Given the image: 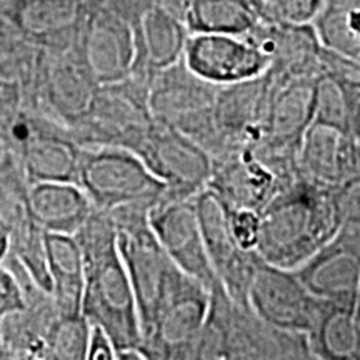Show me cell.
Masks as SVG:
<instances>
[{"label":"cell","mask_w":360,"mask_h":360,"mask_svg":"<svg viewBox=\"0 0 360 360\" xmlns=\"http://www.w3.org/2000/svg\"><path fill=\"white\" fill-rule=\"evenodd\" d=\"M75 238L85 262L82 314L110 335L117 360H147L141 314L119 250L114 219L105 210L94 209Z\"/></svg>","instance_id":"6da1fadb"},{"label":"cell","mask_w":360,"mask_h":360,"mask_svg":"<svg viewBox=\"0 0 360 360\" xmlns=\"http://www.w3.org/2000/svg\"><path fill=\"white\" fill-rule=\"evenodd\" d=\"M339 229L335 187L312 182L300 174L260 212L257 252L265 262L295 270Z\"/></svg>","instance_id":"7a4b0ae2"},{"label":"cell","mask_w":360,"mask_h":360,"mask_svg":"<svg viewBox=\"0 0 360 360\" xmlns=\"http://www.w3.org/2000/svg\"><path fill=\"white\" fill-rule=\"evenodd\" d=\"M195 359H305L314 360L309 337L276 327L237 304L222 285L210 292V310Z\"/></svg>","instance_id":"3957f363"},{"label":"cell","mask_w":360,"mask_h":360,"mask_svg":"<svg viewBox=\"0 0 360 360\" xmlns=\"http://www.w3.org/2000/svg\"><path fill=\"white\" fill-rule=\"evenodd\" d=\"M150 209L147 204H132L109 212L117 225L119 250L137 299L143 339L169 297L191 277L174 262L152 231Z\"/></svg>","instance_id":"277c9868"},{"label":"cell","mask_w":360,"mask_h":360,"mask_svg":"<svg viewBox=\"0 0 360 360\" xmlns=\"http://www.w3.org/2000/svg\"><path fill=\"white\" fill-rule=\"evenodd\" d=\"M219 87L193 74L182 58L155 75L148 92V107L157 122L187 135L215 157L224 148L215 120Z\"/></svg>","instance_id":"5b68a950"},{"label":"cell","mask_w":360,"mask_h":360,"mask_svg":"<svg viewBox=\"0 0 360 360\" xmlns=\"http://www.w3.org/2000/svg\"><path fill=\"white\" fill-rule=\"evenodd\" d=\"M148 92L150 87L130 75L101 85L87 114L69 129L72 137L82 147H119L135 154L155 124Z\"/></svg>","instance_id":"8992f818"},{"label":"cell","mask_w":360,"mask_h":360,"mask_svg":"<svg viewBox=\"0 0 360 360\" xmlns=\"http://www.w3.org/2000/svg\"><path fill=\"white\" fill-rule=\"evenodd\" d=\"M77 184L105 212L132 204L154 207L167 191L141 157L119 147H84Z\"/></svg>","instance_id":"52a82bcc"},{"label":"cell","mask_w":360,"mask_h":360,"mask_svg":"<svg viewBox=\"0 0 360 360\" xmlns=\"http://www.w3.org/2000/svg\"><path fill=\"white\" fill-rule=\"evenodd\" d=\"M135 154L165 184V195L174 199H193L212 177V155L187 135L157 120Z\"/></svg>","instance_id":"ba28073f"},{"label":"cell","mask_w":360,"mask_h":360,"mask_svg":"<svg viewBox=\"0 0 360 360\" xmlns=\"http://www.w3.org/2000/svg\"><path fill=\"white\" fill-rule=\"evenodd\" d=\"M77 53L98 85L127 79L135 62L132 20L101 0H89Z\"/></svg>","instance_id":"9c48e42d"},{"label":"cell","mask_w":360,"mask_h":360,"mask_svg":"<svg viewBox=\"0 0 360 360\" xmlns=\"http://www.w3.org/2000/svg\"><path fill=\"white\" fill-rule=\"evenodd\" d=\"M212 177L209 186L231 209L262 212L267 204L299 174H283L265 160L254 146L232 148L212 157Z\"/></svg>","instance_id":"30bf717a"},{"label":"cell","mask_w":360,"mask_h":360,"mask_svg":"<svg viewBox=\"0 0 360 360\" xmlns=\"http://www.w3.org/2000/svg\"><path fill=\"white\" fill-rule=\"evenodd\" d=\"M98 87L80 60L77 47L67 52L42 49L29 103L70 129L87 114Z\"/></svg>","instance_id":"8fae6325"},{"label":"cell","mask_w":360,"mask_h":360,"mask_svg":"<svg viewBox=\"0 0 360 360\" xmlns=\"http://www.w3.org/2000/svg\"><path fill=\"white\" fill-rule=\"evenodd\" d=\"M327 300L312 294L295 270L260 259L249 289V305L272 326L309 335L319 323Z\"/></svg>","instance_id":"7c38bea8"},{"label":"cell","mask_w":360,"mask_h":360,"mask_svg":"<svg viewBox=\"0 0 360 360\" xmlns=\"http://www.w3.org/2000/svg\"><path fill=\"white\" fill-rule=\"evenodd\" d=\"M210 310V290L188 277L160 309L154 327L143 339V352L152 359H195Z\"/></svg>","instance_id":"4fadbf2b"},{"label":"cell","mask_w":360,"mask_h":360,"mask_svg":"<svg viewBox=\"0 0 360 360\" xmlns=\"http://www.w3.org/2000/svg\"><path fill=\"white\" fill-rule=\"evenodd\" d=\"M202 233L212 267L220 283L232 300L249 305V289L260 255L257 250H245L233 236L227 209L210 188L195 197Z\"/></svg>","instance_id":"5bb4252c"},{"label":"cell","mask_w":360,"mask_h":360,"mask_svg":"<svg viewBox=\"0 0 360 360\" xmlns=\"http://www.w3.org/2000/svg\"><path fill=\"white\" fill-rule=\"evenodd\" d=\"M148 222L162 247L184 272L204 283L210 292L222 285L207 254L195 197L174 199L164 193L150 209Z\"/></svg>","instance_id":"9a60e30c"},{"label":"cell","mask_w":360,"mask_h":360,"mask_svg":"<svg viewBox=\"0 0 360 360\" xmlns=\"http://www.w3.org/2000/svg\"><path fill=\"white\" fill-rule=\"evenodd\" d=\"M295 274L321 299L355 307L360 283V224H342L335 236L295 269Z\"/></svg>","instance_id":"2e32d148"},{"label":"cell","mask_w":360,"mask_h":360,"mask_svg":"<svg viewBox=\"0 0 360 360\" xmlns=\"http://www.w3.org/2000/svg\"><path fill=\"white\" fill-rule=\"evenodd\" d=\"M184 60L193 74L215 85H229L259 77L270 60L245 35L191 34Z\"/></svg>","instance_id":"e0dca14e"},{"label":"cell","mask_w":360,"mask_h":360,"mask_svg":"<svg viewBox=\"0 0 360 360\" xmlns=\"http://www.w3.org/2000/svg\"><path fill=\"white\" fill-rule=\"evenodd\" d=\"M272 92L267 74L220 85L215 98V120L224 143L220 154L262 141Z\"/></svg>","instance_id":"ac0fdd59"},{"label":"cell","mask_w":360,"mask_h":360,"mask_svg":"<svg viewBox=\"0 0 360 360\" xmlns=\"http://www.w3.org/2000/svg\"><path fill=\"white\" fill-rule=\"evenodd\" d=\"M134 32L135 62L130 77L150 87L159 72L182 60L191 30L179 15L152 4L134 20Z\"/></svg>","instance_id":"d6986e66"},{"label":"cell","mask_w":360,"mask_h":360,"mask_svg":"<svg viewBox=\"0 0 360 360\" xmlns=\"http://www.w3.org/2000/svg\"><path fill=\"white\" fill-rule=\"evenodd\" d=\"M89 0H20L11 27L22 39L47 52L77 47Z\"/></svg>","instance_id":"ffe728a7"},{"label":"cell","mask_w":360,"mask_h":360,"mask_svg":"<svg viewBox=\"0 0 360 360\" xmlns=\"http://www.w3.org/2000/svg\"><path fill=\"white\" fill-rule=\"evenodd\" d=\"M299 169L304 177L328 187L360 177V142L347 129L314 122L300 147Z\"/></svg>","instance_id":"44dd1931"},{"label":"cell","mask_w":360,"mask_h":360,"mask_svg":"<svg viewBox=\"0 0 360 360\" xmlns=\"http://www.w3.org/2000/svg\"><path fill=\"white\" fill-rule=\"evenodd\" d=\"M94 209L75 182H37L29 187L27 210L45 232L75 236Z\"/></svg>","instance_id":"7402d4cb"},{"label":"cell","mask_w":360,"mask_h":360,"mask_svg":"<svg viewBox=\"0 0 360 360\" xmlns=\"http://www.w3.org/2000/svg\"><path fill=\"white\" fill-rule=\"evenodd\" d=\"M49 270L52 297L60 315H82L85 262L77 238L69 233L47 232Z\"/></svg>","instance_id":"603a6c76"},{"label":"cell","mask_w":360,"mask_h":360,"mask_svg":"<svg viewBox=\"0 0 360 360\" xmlns=\"http://www.w3.org/2000/svg\"><path fill=\"white\" fill-rule=\"evenodd\" d=\"M184 22L191 34L249 35L264 17L259 0H191Z\"/></svg>","instance_id":"cb8c5ba5"},{"label":"cell","mask_w":360,"mask_h":360,"mask_svg":"<svg viewBox=\"0 0 360 360\" xmlns=\"http://www.w3.org/2000/svg\"><path fill=\"white\" fill-rule=\"evenodd\" d=\"M309 337L314 360L360 359V321L352 305L328 302Z\"/></svg>","instance_id":"d4e9b609"},{"label":"cell","mask_w":360,"mask_h":360,"mask_svg":"<svg viewBox=\"0 0 360 360\" xmlns=\"http://www.w3.org/2000/svg\"><path fill=\"white\" fill-rule=\"evenodd\" d=\"M312 25L323 47L360 60V0H323Z\"/></svg>","instance_id":"484cf974"},{"label":"cell","mask_w":360,"mask_h":360,"mask_svg":"<svg viewBox=\"0 0 360 360\" xmlns=\"http://www.w3.org/2000/svg\"><path fill=\"white\" fill-rule=\"evenodd\" d=\"M11 257L27 270L32 281L52 294L51 270H49L47 232L30 217L29 210L12 220Z\"/></svg>","instance_id":"4316f807"},{"label":"cell","mask_w":360,"mask_h":360,"mask_svg":"<svg viewBox=\"0 0 360 360\" xmlns=\"http://www.w3.org/2000/svg\"><path fill=\"white\" fill-rule=\"evenodd\" d=\"M90 328L92 326L84 314L60 315L47 339L45 360H87Z\"/></svg>","instance_id":"83f0119b"},{"label":"cell","mask_w":360,"mask_h":360,"mask_svg":"<svg viewBox=\"0 0 360 360\" xmlns=\"http://www.w3.org/2000/svg\"><path fill=\"white\" fill-rule=\"evenodd\" d=\"M29 187L20 160L6 148L0 155V217L12 222L25 212Z\"/></svg>","instance_id":"f1b7e54d"},{"label":"cell","mask_w":360,"mask_h":360,"mask_svg":"<svg viewBox=\"0 0 360 360\" xmlns=\"http://www.w3.org/2000/svg\"><path fill=\"white\" fill-rule=\"evenodd\" d=\"M323 0H259L264 22L312 24Z\"/></svg>","instance_id":"f546056e"},{"label":"cell","mask_w":360,"mask_h":360,"mask_svg":"<svg viewBox=\"0 0 360 360\" xmlns=\"http://www.w3.org/2000/svg\"><path fill=\"white\" fill-rule=\"evenodd\" d=\"M225 205V204H224ZM233 236L245 250H257L260 233V212L247 209H231L225 205Z\"/></svg>","instance_id":"4dcf8cb0"},{"label":"cell","mask_w":360,"mask_h":360,"mask_svg":"<svg viewBox=\"0 0 360 360\" xmlns=\"http://www.w3.org/2000/svg\"><path fill=\"white\" fill-rule=\"evenodd\" d=\"M25 307L24 287L8 265H0V321L8 314Z\"/></svg>","instance_id":"1f68e13d"},{"label":"cell","mask_w":360,"mask_h":360,"mask_svg":"<svg viewBox=\"0 0 360 360\" xmlns=\"http://www.w3.org/2000/svg\"><path fill=\"white\" fill-rule=\"evenodd\" d=\"M335 204L342 224H360V177L335 186Z\"/></svg>","instance_id":"d6a6232c"},{"label":"cell","mask_w":360,"mask_h":360,"mask_svg":"<svg viewBox=\"0 0 360 360\" xmlns=\"http://www.w3.org/2000/svg\"><path fill=\"white\" fill-rule=\"evenodd\" d=\"M90 339H89V350L87 360H114L117 359L115 344L112 342L110 335L101 326L90 323Z\"/></svg>","instance_id":"836d02e7"},{"label":"cell","mask_w":360,"mask_h":360,"mask_svg":"<svg viewBox=\"0 0 360 360\" xmlns=\"http://www.w3.org/2000/svg\"><path fill=\"white\" fill-rule=\"evenodd\" d=\"M12 249V222L0 217V265L6 262Z\"/></svg>","instance_id":"e575fe53"},{"label":"cell","mask_w":360,"mask_h":360,"mask_svg":"<svg viewBox=\"0 0 360 360\" xmlns=\"http://www.w3.org/2000/svg\"><path fill=\"white\" fill-rule=\"evenodd\" d=\"M347 127H349V132L360 142V101L349 110Z\"/></svg>","instance_id":"d590c367"},{"label":"cell","mask_w":360,"mask_h":360,"mask_svg":"<svg viewBox=\"0 0 360 360\" xmlns=\"http://www.w3.org/2000/svg\"><path fill=\"white\" fill-rule=\"evenodd\" d=\"M2 359H8V354H7L6 344H4V339H2V330H0V360Z\"/></svg>","instance_id":"8d00e7d4"},{"label":"cell","mask_w":360,"mask_h":360,"mask_svg":"<svg viewBox=\"0 0 360 360\" xmlns=\"http://www.w3.org/2000/svg\"><path fill=\"white\" fill-rule=\"evenodd\" d=\"M355 312H357L359 319H360V283H359V290H357V305H355Z\"/></svg>","instance_id":"74e56055"},{"label":"cell","mask_w":360,"mask_h":360,"mask_svg":"<svg viewBox=\"0 0 360 360\" xmlns=\"http://www.w3.org/2000/svg\"><path fill=\"white\" fill-rule=\"evenodd\" d=\"M4 150H6V147H4V143H2V141H0V155L4 154Z\"/></svg>","instance_id":"f35d334b"}]
</instances>
